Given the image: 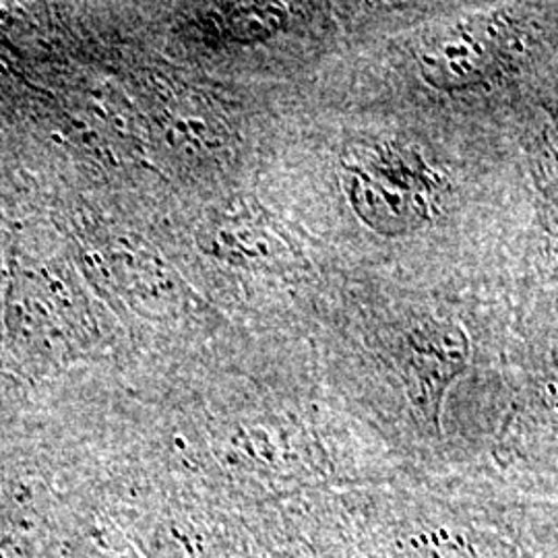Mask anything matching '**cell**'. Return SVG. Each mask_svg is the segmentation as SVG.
<instances>
[{
    "instance_id": "5",
    "label": "cell",
    "mask_w": 558,
    "mask_h": 558,
    "mask_svg": "<svg viewBox=\"0 0 558 558\" xmlns=\"http://www.w3.org/2000/svg\"><path fill=\"white\" fill-rule=\"evenodd\" d=\"M207 246L211 253H218L221 259L253 265H274L281 259L279 253L283 246L274 242L276 236L267 228L257 226V221L246 218H221L207 234Z\"/></svg>"
},
{
    "instance_id": "3",
    "label": "cell",
    "mask_w": 558,
    "mask_h": 558,
    "mask_svg": "<svg viewBox=\"0 0 558 558\" xmlns=\"http://www.w3.org/2000/svg\"><path fill=\"white\" fill-rule=\"evenodd\" d=\"M393 356L418 442L433 453V463H439V474H451L445 412L451 391L472 366L470 336L456 320L422 319L399 338Z\"/></svg>"
},
{
    "instance_id": "4",
    "label": "cell",
    "mask_w": 558,
    "mask_h": 558,
    "mask_svg": "<svg viewBox=\"0 0 558 558\" xmlns=\"http://www.w3.org/2000/svg\"><path fill=\"white\" fill-rule=\"evenodd\" d=\"M509 25L497 15H476L426 34L416 46L422 80L440 92H461L488 80L497 66Z\"/></svg>"
},
{
    "instance_id": "1",
    "label": "cell",
    "mask_w": 558,
    "mask_h": 558,
    "mask_svg": "<svg viewBox=\"0 0 558 558\" xmlns=\"http://www.w3.org/2000/svg\"><path fill=\"white\" fill-rule=\"evenodd\" d=\"M325 558H558V499L486 472L317 505Z\"/></svg>"
},
{
    "instance_id": "2",
    "label": "cell",
    "mask_w": 558,
    "mask_h": 558,
    "mask_svg": "<svg viewBox=\"0 0 558 558\" xmlns=\"http://www.w3.org/2000/svg\"><path fill=\"white\" fill-rule=\"evenodd\" d=\"M341 184L360 220L385 236L426 226L445 193L439 170L396 141L354 147L341 161Z\"/></svg>"
}]
</instances>
